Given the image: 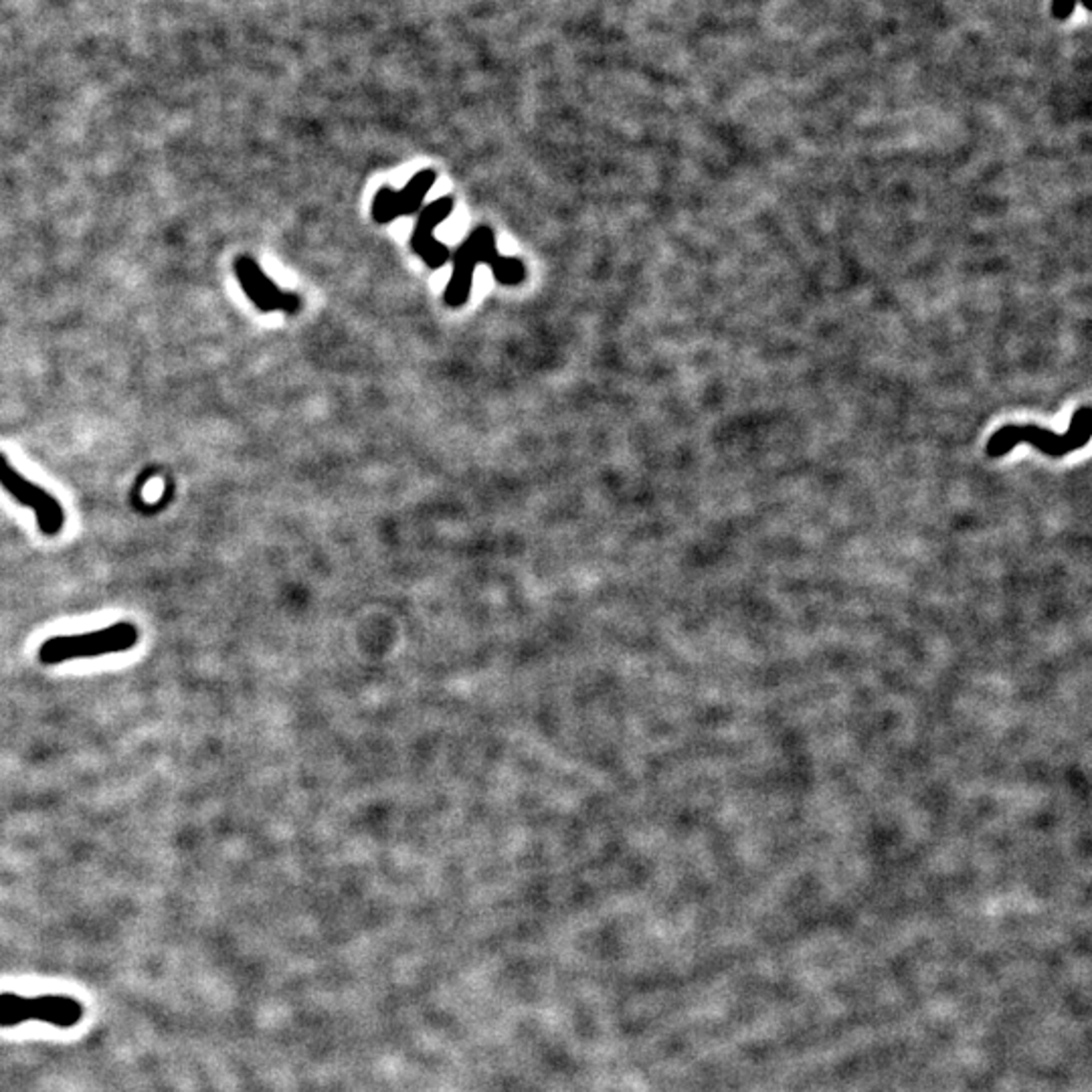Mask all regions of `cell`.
I'll return each instance as SVG.
<instances>
[{"instance_id":"cell-1","label":"cell","mask_w":1092,"mask_h":1092,"mask_svg":"<svg viewBox=\"0 0 1092 1092\" xmlns=\"http://www.w3.org/2000/svg\"><path fill=\"white\" fill-rule=\"evenodd\" d=\"M478 263H486L502 285H518L526 278V267L520 260L500 255L494 231L478 227L453 253V271L444 291V302L449 307H462L469 300L473 271Z\"/></svg>"},{"instance_id":"cell-9","label":"cell","mask_w":1092,"mask_h":1092,"mask_svg":"<svg viewBox=\"0 0 1092 1092\" xmlns=\"http://www.w3.org/2000/svg\"><path fill=\"white\" fill-rule=\"evenodd\" d=\"M373 218L376 223H391L395 221L397 216H400V205H398V193L391 187H382L375 198H373Z\"/></svg>"},{"instance_id":"cell-10","label":"cell","mask_w":1092,"mask_h":1092,"mask_svg":"<svg viewBox=\"0 0 1092 1092\" xmlns=\"http://www.w3.org/2000/svg\"><path fill=\"white\" fill-rule=\"evenodd\" d=\"M1074 5H1077V0H1054L1052 12L1056 18H1066L1072 12Z\"/></svg>"},{"instance_id":"cell-7","label":"cell","mask_w":1092,"mask_h":1092,"mask_svg":"<svg viewBox=\"0 0 1092 1092\" xmlns=\"http://www.w3.org/2000/svg\"><path fill=\"white\" fill-rule=\"evenodd\" d=\"M451 211H453L451 196L435 198L433 203L419 211L415 229L411 233V249L423 260V263L429 269L444 267L451 258L449 247L435 237V229L444 221H447Z\"/></svg>"},{"instance_id":"cell-3","label":"cell","mask_w":1092,"mask_h":1092,"mask_svg":"<svg viewBox=\"0 0 1092 1092\" xmlns=\"http://www.w3.org/2000/svg\"><path fill=\"white\" fill-rule=\"evenodd\" d=\"M138 642L140 629L132 622H118L89 633L53 635L41 644L36 658L45 666H57L71 660H91L109 653L130 651Z\"/></svg>"},{"instance_id":"cell-2","label":"cell","mask_w":1092,"mask_h":1092,"mask_svg":"<svg viewBox=\"0 0 1092 1092\" xmlns=\"http://www.w3.org/2000/svg\"><path fill=\"white\" fill-rule=\"evenodd\" d=\"M1090 440V407L1082 405L1074 411L1066 433H1054L1037 425H1006L993 433L988 442V458H1004L1017 444H1030L1048 458H1064V455L1082 449Z\"/></svg>"},{"instance_id":"cell-6","label":"cell","mask_w":1092,"mask_h":1092,"mask_svg":"<svg viewBox=\"0 0 1092 1092\" xmlns=\"http://www.w3.org/2000/svg\"><path fill=\"white\" fill-rule=\"evenodd\" d=\"M233 267L241 289L245 291V296L251 300L255 307L262 309V312L296 314L302 307L300 296L280 289L276 282L265 276L263 269L255 260L241 255V258H237Z\"/></svg>"},{"instance_id":"cell-8","label":"cell","mask_w":1092,"mask_h":1092,"mask_svg":"<svg viewBox=\"0 0 1092 1092\" xmlns=\"http://www.w3.org/2000/svg\"><path fill=\"white\" fill-rule=\"evenodd\" d=\"M435 172L425 169L421 172H417L413 178H409L407 185L397 191L398 193V205H400V216H411L417 215L421 211L423 203H425V196L429 194V191L435 185Z\"/></svg>"},{"instance_id":"cell-4","label":"cell","mask_w":1092,"mask_h":1092,"mask_svg":"<svg viewBox=\"0 0 1092 1092\" xmlns=\"http://www.w3.org/2000/svg\"><path fill=\"white\" fill-rule=\"evenodd\" d=\"M83 1006L69 995L23 997L18 993H0V1028H14L23 1022H45L55 1028H73L81 1022Z\"/></svg>"},{"instance_id":"cell-5","label":"cell","mask_w":1092,"mask_h":1092,"mask_svg":"<svg viewBox=\"0 0 1092 1092\" xmlns=\"http://www.w3.org/2000/svg\"><path fill=\"white\" fill-rule=\"evenodd\" d=\"M0 486L18 504L31 508L36 518V526L45 536H57L65 524V510L57 498H53L47 489L39 488L21 476L0 453Z\"/></svg>"}]
</instances>
